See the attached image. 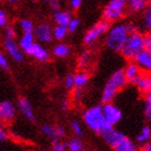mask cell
Returning <instances> with one entry per match:
<instances>
[{
  "label": "cell",
  "instance_id": "9c48e42d",
  "mask_svg": "<svg viewBox=\"0 0 151 151\" xmlns=\"http://www.w3.org/2000/svg\"><path fill=\"white\" fill-rule=\"evenodd\" d=\"M16 116V107L12 101H3L0 103V124L11 123Z\"/></svg>",
  "mask_w": 151,
  "mask_h": 151
},
{
  "label": "cell",
  "instance_id": "f6af8a7d",
  "mask_svg": "<svg viewBox=\"0 0 151 151\" xmlns=\"http://www.w3.org/2000/svg\"><path fill=\"white\" fill-rule=\"evenodd\" d=\"M150 34H151V32H150Z\"/></svg>",
  "mask_w": 151,
  "mask_h": 151
},
{
  "label": "cell",
  "instance_id": "6da1fadb",
  "mask_svg": "<svg viewBox=\"0 0 151 151\" xmlns=\"http://www.w3.org/2000/svg\"><path fill=\"white\" fill-rule=\"evenodd\" d=\"M134 32H137V28L134 24L118 23L116 25L111 26L108 30L106 36V45L110 50L121 52L129 36Z\"/></svg>",
  "mask_w": 151,
  "mask_h": 151
},
{
  "label": "cell",
  "instance_id": "83f0119b",
  "mask_svg": "<svg viewBox=\"0 0 151 151\" xmlns=\"http://www.w3.org/2000/svg\"><path fill=\"white\" fill-rule=\"evenodd\" d=\"M144 113L146 119L151 120V93L145 95L144 99Z\"/></svg>",
  "mask_w": 151,
  "mask_h": 151
},
{
  "label": "cell",
  "instance_id": "52a82bcc",
  "mask_svg": "<svg viewBox=\"0 0 151 151\" xmlns=\"http://www.w3.org/2000/svg\"><path fill=\"white\" fill-rule=\"evenodd\" d=\"M110 28V23L106 22V21H99L98 23H96L93 27L88 29V32H85L84 38H83V41L86 45H91L94 42L99 39V37L105 34H107L108 30Z\"/></svg>",
  "mask_w": 151,
  "mask_h": 151
},
{
  "label": "cell",
  "instance_id": "ac0fdd59",
  "mask_svg": "<svg viewBox=\"0 0 151 151\" xmlns=\"http://www.w3.org/2000/svg\"><path fill=\"white\" fill-rule=\"evenodd\" d=\"M35 36L34 34H23L19 38V44L21 49L23 50V52H25L27 53L29 50H30V47L36 43L35 42Z\"/></svg>",
  "mask_w": 151,
  "mask_h": 151
},
{
  "label": "cell",
  "instance_id": "d6a6232c",
  "mask_svg": "<svg viewBox=\"0 0 151 151\" xmlns=\"http://www.w3.org/2000/svg\"><path fill=\"white\" fill-rule=\"evenodd\" d=\"M64 83L67 88H75V75H71V73L67 75L65 77Z\"/></svg>",
  "mask_w": 151,
  "mask_h": 151
},
{
  "label": "cell",
  "instance_id": "603a6c76",
  "mask_svg": "<svg viewBox=\"0 0 151 151\" xmlns=\"http://www.w3.org/2000/svg\"><path fill=\"white\" fill-rule=\"evenodd\" d=\"M67 148L68 151H83L84 146L79 137H73L67 142Z\"/></svg>",
  "mask_w": 151,
  "mask_h": 151
},
{
  "label": "cell",
  "instance_id": "1f68e13d",
  "mask_svg": "<svg viewBox=\"0 0 151 151\" xmlns=\"http://www.w3.org/2000/svg\"><path fill=\"white\" fill-rule=\"evenodd\" d=\"M144 50L151 54V34H146L144 35Z\"/></svg>",
  "mask_w": 151,
  "mask_h": 151
},
{
  "label": "cell",
  "instance_id": "9a60e30c",
  "mask_svg": "<svg viewBox=\"0 0 151 151\" xmlns=\"http://www.w3.org/2000/svg\"><path fill=\"white\" fill-rule=\"evenodd\" d=\"M16 108L19 110V112L22 113L23 116H25L26 119H28L29 121H35V112L32 109V104L29 103V101L25 97H21L17 101V106Z\"/></svg>",
  "mask_w": 151,
  "mask_h": 151
},
{
  "label": "cell",
  "instance_id": "e575fe53",
  "mask_svg": "<svg viewBox=\"0 0 151 151\" xmlns=\"http://www.w3.org/2000/svg\"><path fill=\"white\" fill-rule=\"evenodd\" d=\"M8 138H9V132H8V129L4 127L3 124H0V142H6Z\"/></svg>",
  "mask_w": 151,
  "mask_h": 151
},
{
  "label": "cell",
  "instance_id": "5bb4252c",
  "mask_svg": "<svg viewBox=\"0 0 151 151\" xmlns=\"http://www.w3.org/2000/svg\"><path fill=\"white\" fill-rule=\"evenodd\" d=\"M134 62L137 64V66L140 68L142 73H151V54H149L148 52H146L145 50L140 52L134 58Z\"/></svg>",
  "mask_w": 151,
  "mask_h": 151
},
{
  "label": "cell",
  "instance_id": "e0dca14e",
  "mask_svg": "<svg viewBox=\"0 0 151 151\" xmlns=\"http://www.w3.org/2000/svg\"><path fill=\"white\" fill-rule=\"evenodd\" d=\"M73 19L71 13L65 10H60L54 13V22L56 23V26H64L67 27L69 25L70 21Z\"/></svg>",
  "mask_w": 151,
  "mask_h": 151
},
{
  "label": "cell",
  "instance_id": "ffe728a7",
  "mask_svg": "<svg viewBox=\"0 0 151 151\" xmlns=\"http://www.w3.org/2000/svg\"><path fill=\"white\" fill-rule=\"evenodd\" d=\"M136 140L137 142L142 144V145H145V144H148L151 142V126L145 125L142 126L140 132L138 133V135L136 137Z\"/></svg>",
  "mask_w": 151,
  "mask_h": 151
},
{
  "label": "cell",
  "instance_id": "8d00e7d4",
  "mask_svg": "<svg viewBox=\"0 0 151 151\" xmlns=\"http://www.w3.org/2000/svg\"><path fill=\"white\" fill-rule=\"evenodd\" d=\"M55 127H56V139L60 140V138H63L64 136L66 135V131L62 125H57Z\"/></svg>",
  "mask_w": 151,
  "mask_h": 151
},
{
  "label": "cell",
  "instance_id": "f546056e",
  "mask_svg": "<svg viewBox=\"0 0 151 151\" xmlns=\"http://www.w3.org/2000/svg\"><path fill=\"white\" fill-rule=\"evenodd\" d=\"M70 127H71L73 133H75L76 137H80V136L83 134L82 126L78 121H71V123H70Z\"/></svg>",
  "mask_w": 151,
  "mask_h": 151
},
{
  "label": "cell",
  "instance_id": "ba28073f",
  "mask_svg": "<svg viewBox=\"0 0 151 151\" xmlns=\"http://www.w3.org/2000/svg\"><path fill=\"white\" fill-rule=\"evenodd\" d=\"M103 113H104V118L106 120V122L112 127H114V125H116L122 120L123 116L121 109L119 107H116L112 103L103 105Z\"/></svg>",
  "mask_w": 151,
  "mask_h": 151
},
{
  "label": "cell",
  "instance_id": "7bdbcfd3",
  "mask_svg": "<svg viewBox=\"0 0 151 151\" xmlns=\"http://www.w3.org/2000/svg\"><path fill=\"white\" fill-rule=\"evenodd\" d=\"M60 106H62V109H63V110H67V109L69 108V101H68L67 98H64L63 101H62Z\"/></svg>",
  "mask_w": 151,
  "mask_h": 151
},
{
  "label": "cell",
  "instance_id": "5b68a950",
  "mask_svg": "<svg viewBox=\"0 0 151 151\" xmlns=\"http://www.w3.org/2000/svg\"><path fill=\"white\" fill-rule=\"evenodd\" d=\"M142 51H144V35L137 30L129 36L121 50V54L126 60H134V58Z\"/></svg>",
  "mask_w": 151,
  "mask_h": 151
},
{
  "label": "cell",
  "instance_id": "3957f363",
  "mask_svg": "<svg viewBox=\"0 0 151 151\" xmlns=\"http://www.w3.org/2000/svg\"><path fill=\"white\" fill-rule=\"evenodd\" d=\"M127 83L129 82L126 80L123 69L116 70L110 76V78L108 79V81L106 82V84L104 86V90H103V93H101V101H103V104L105 105L112 103L113 99L118 95V93L123 88H125V85Z\"/></svg>",
  "mask_w": 151,
  "mask_h": 151
},
{
  "label": "cell",
  "instance_id": "74e56055",
  "mask_svg": "<svg viewBox=\"0 0 151 151\" xmlns=\"http://www.w3.org/2000/svg\"><path fill=\"white\" fill-rule=\"evenodd\" d=\"M6 23H8V15L3 10H0V27L6 26Z\"/></svg>",
  "mask_w": 151,
  "mask_h": 151
},
{
  "label": "cell",
  "instance_id": "7c38bea8",
  "mask_svg": "<svg viewBox=\"0 0 151 151\" xmlns=\"http://www.w3.org/2000/svg\"><path fill=\"white\" fill-rule=\"evenodd\" d=\"M123 71H124V75H125V78L127 80V82L129 83H133V84L137 81V79L142 73L140 68L137 66V64L134 60H129V63L125 65Z\"/></svg>",
  "mask_w": 151,
  "mask_h": 151
},
{
  "label": "cell",
  "instance_id": "7a4b0ae2",
  "mask_svg": "<svg viewBox=\"0 0 151 151\" xmlns=\"http://www.w3.org/2000/svg\"><path fill=\"white\" fill-rule=\"evenodd\" d=\"M82 119H83L85 125L90 129H92L95 134H98V135L104 136L105 134H107L112 129H114L106 122L101 105H96V106L88 108L83 112Z\"/></svg>",
  "mask_w": 151,
  "mask_h": 151
},
{
  "label": "cell",
  "instance_id": "bcb514c9",
  "mask_svg": "<svg viewBox=\"0 0 151 151\" xmlns=\"http://www.w3.org/2000/svg\"><path fill=\"white\" fill-rule=\"evenodd\" d=\"M150 121H151V120H150Z\"/></svg>",
  "mask_w": 151,
  "mask_h": 151
},
{
  "label": "cell",
  "instance_id": "4fadbf2b",
  "mask_svg": "<svg viewBox=\"0 0 151 151\" xmlns=\"http://www.w3.org/2000/svg\"><path fill=\"white\" fill-rule=\"evenodd\" d=\"M26 54L32 56L34 58L39 60V62H47V60H49V58H50L49 51H47L42 44L39 43V42H36Z\"/></svg>",
  "mask_w": 151,
  "mask_h": 151
},
{
  "label": "cell",
  "instance_id": "44dd1931",
  "mask_svg": "<svg viewBox=\"0 0 151 151\" xmlns=\"http://www.w3.org/2000/svg\"><path fill=\"white\" fill-rule=\"evenodd\" d=\"M88 82V75L86 71L81 70L75 75V88H83Z\"/></svg>",
  "mask_w": 151,
  "mask_h": 151
},
{
  "label": "cell",
  "instance_id": "4dcf8cb0",
  "mask_svg": "<svg viewBox=\"0 0 151 151\" xmlns=\"http://www.w3.org/2000/svg\"><path fill=\"white\" fill-rule=\"evenodd\" d=\"M52 151H68L67 148V142H64L62 140L53 142L52 145Z\"/></svg>",
  "mask_w": 151,
  "mask_h": 151
},
{
  "label": "cell",
  "instance_id": "2e32d148",
  "mask_svg": "<svg viewBox=\"0 0 151 151\" xmlns=\"http://www.w3.org/2000/svg\"><path fill=\"white\" fill-rule=\"evenodd\" d=\"M134 85L142 94L147 95L151 93V73H142Z\"/></svg>",
  "mask_w": 151,
  "mask_h": 151
},
{
  "label": "cell",
  "instance_id": "d6986e66",
  "mask_svg": "<svg viewBox=\"0 0 151 151\" xmlns=\"http://www.w3.org/2000/svg\"><path fill=\"white\" fill-rule=\"evenodd\" d=\"M148 3L149 2L146 0H129L127 2V8L133 13L144 12L147 6H148Z\"/></svg>",
  "mask_w": 151,
  "mask_h": 151
},
{
  "label": "cell",
  "instance_id": "8992f818",
  "mask_svg": "<svg viewBox=\"0 0 151 151\" xmlns=\"http://www.w3.org/2000/svg\"><path fill=\"white\" fill-rule=\"evenodd\" d=\"M127 8V2L125 0H111L105 6L103 17L104 21L110 23L119 21L123 17L125 10Z\"/></svg>",
  "mask_w": 151,
  "mask_h": 151
},
{
  "label": "cell",
  "instance_id": "8fae6325",
  "mask_svg": "<svg viewBox=\"0 0 151 151\" xmlns=\"http://www.w3.org/2000/svg\"><path fill=\"white\" fill-rule=\"evenodd\" d=\"M3 47L6 53L12 57L16 62H22L24 60V52L19 47V42H16L15 39H8L4 38L3 40Z\"/></svg>",
  "mask_w": 151,
  "mask_h": 151
},
{
  "label": "cell",
  "instance_id": "cb8c5ba5",
  "mask_svg": "<svg viewBox=\"0 0 151 151\" xmlns=\"http://www.w3.org/2000/svg\"><path fill=\"white\" fill-rule=\"evenodd\" d=\"M68 28L67 27H64V26H55L53 28V37L54 39H56L58 41L64 40L66 36L68 35Z\"/></svg>",
  "mask_w": 151,
  "mask_h": 151
},
{
  "label": "cell",
  "instance_id": "ab89813d",
  "mask_svg": "<svg viewBox=\"0 0 151 151\" xmlns=\"http://www.w3.org/2000/svg\"><path fill=\"white\" fill-rule=\"evenodd\" d=\"M73 98L75 101H80L83 98V91L82 88H75V92H73Z\"/></svg>",
  "mask_w": 151,
  "mask_h": 151
},
{
  "label": "cell",
  "instance_id": "f35d334b",
  "mask_svg": "<svg viewBox=\"0 0 151 151\" xmlns=\"http://www.w3.org/2000/svg\"><path fill=\"white\" fill-rule=\"evenodd\" d=\"M0 67L3 69H8L9 68V64H8V60L6 57L3 55V53L0 52Z\"/></svg>",
  "mask_w": 151,
  "mask_h": 151
},
{
  "label": "cell",
  "instance_id": "7402d4cb",
  "mask_svg": "<svg viewBox=\"0 0 151 151\" xmlns=\"http://www.w3.org/2000/svg\"><path fill=\"white\" fill-rule=\"evenodd\" d=\"M53 54L57 57H66L70 54V47L65 43L56 44L53 49Z\"/></svg>",
  "mask_w": 151,
  "mask_h": 151
},
{
  "label": "cell",
  "instance_id": "d4e9b609",
  "mask_svg": "<svg viewBox=\"0 0 151 151\" xmlns=\"http://www.w3.org/2000/svg\"><path fill=\"white\" fill-rule=\"evenodd\" d=\"M19 28L23 32V34H34L36 27L32 24V21L25 19H21V22H19Z\"/></svg>",
  "mask_w": 151,
  "mask_h": 151
},
{
  "label": "cell",
  "instance_id": "277c9868",
  "mask_svg": "<svg viewBox=\"0 0 151 151\" xmlns=\"http://www.w3.org/2000/svg\"><path fill=\"white\" fill-rule=\"evenodd\" d=\"M103 138L114 151H138L135 142L116 129H112L110 132L105 134Z\"/></svg>",
  "mask_w": 151,
  "mask_h": 151
},
{
  "label": "cell",
  "instance_id": "836d02e7",
  "mask_svg": "<svg viewBox=\"0 0 151 151\" xmlns=\"http://www.w3.org/2000/svg\"><path fill=\"white\" fill-rule=\"evenodd\" d=\"M79 26H80V19H73L70 21L69 25L67 26V28H68V30H69L70 32H75L76 30L79 28Z\"/></svg>",
  "mask_w": 151,
  "mask_h": 151
},
{
  "label": "cell",
  "instance_id": "484cf974",
  "mask_svg": "<svg viewBox=\"0 0 151 151\" xmlns=\"http://www.w3.org/2000/svg\"><path fill=\"white\" fill-rule=\"evenodd\" d=\"M41 132L43 133L44 135L49 137V138L53 139V142H56V127L51 124H44L41 127Z\"/></svg>",
  "mask_w": 151,
  "mask_h": 151
},
{
  "label": "cell",
  "instance_id": "f1b7e54d",
  "mask_svg": "<svg viewBox=\"0 0 151 151\" xmlns=\"http://www.w3.org/2000/svg\"><path fill=\"white\" fill-rule=\"evenodd\" d=\"M90 63V53L88 52H83V53L79 56L78 64L80 68H85Z\"/></svg>",
  "mask_w": 151,
  "mask_h": 151
},
{
  "label": "cell",
  "instance_id": "30bf717a",
  "mask_svg": "<svg viewBox=\"0 0 151 151\" xmlns=\"http://www.w3.org/2000/svg\"><path fill=\"white\" fill-rule=\"evenodd\" d=\"M34 36L39 43H50L53 40V28L47 23H41L35 28Z\"/></svg>",
  "mask_w": 151,
  "mask_h": 151
},
{
  "label": "cell",
  "instance_id": "60d3db41",
  "mask_svg": "<svg viewBox=\"0 0 151 151\" xmlns=\"http://www.w3.org/2000/svg\"><path fill=\"white\" fill-rule=\"evenodd\" d=\"M49 6L52 10H53L54 12H57V11H60V1H56V0H52L49 2Z\"/></svg>",
  "mask_w": 151,
  "mask_h": 151
},
{
  "label": "cell",
  "instance_id": "d590c367",
  "mask_svg": "<svg viewBox=\"0 0 151 151\" xmlns=\"http://www.w3.org/2000/svg\"><path fill=\"white\" fill-rule=\"evenodd\" d=\"M4 34H6V38L8 39H14L16 37V32L14 27L12 26H6V30H4Z\"/></svg>",
  "mask_w": 151,
  "mask_h": 151
},
{
  "label": "cell",
  "instance_id": "4316f807",
  "mask_svg": "<svg viewBox=\"0 0 151 151\" xmlns=\"http://www.w3.org/2000/svg\"><path fill=\"white\" fill-rule=\"evenodd\" d=\"M142 23L145 28L151 32V2L148 3L147 8L142 12Z\"/></svg>",
  "mask_w": 151,
  "mask_h": 151
},
{
  "label": "cell",
  "instance_id": "ee69618b",
  "mask_svg": "<svg viewBox=\"0 0 151 151\" xmlns=\"http://www.w3.org/2000/svg\"><path fill=\"white\" fill-rule=\"evenodd\" d=\"M142 151H151V142H148V144L142 145Z\"/></svg>",
  "mask_w": 151,
  "mask_h": 151
},
{
  "label": "cell",
  "instance_id": "b9f144b4",
  "mask_svg": "<svg viewBox=\"0 0 151 151\" xmlns=\"http://www.w3.org/2000/svg\"><path fill=\"white\" fill-rule=\"evenodd\" d=\"M81 6H82L81 0H71V1H70V6H71L73 10H78Z\"/></svg>",
  "mask_w": 151,
  "mask_h": 151
}]
</instances>
